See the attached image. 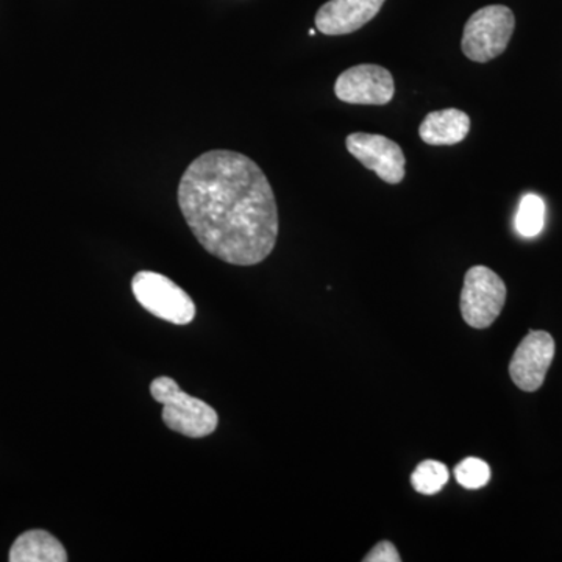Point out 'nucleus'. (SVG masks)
Returning a JSON list of instances; mask_svg holds the SVG:
<instances>
[{"mask_svg":"<svg viewBox=\"0 0 562 562\" xmlns=\"http://www.w3.org/2000/svg\"><path fill=\"white\" fill-rule=\"evenodd\" d=\"M150 394L162 405V422L172 431L188 438H205L216 431L220 417L213 408L180 390L179 383L169 376H158L150 384Z\"/></svg>","mask_w":562,"mask_h":562,"instance_id":"nucleus-2","label":"nucleus"},{"mask_svg":"<svg viewBox=\"0 0 562 562\" xmlns=\"http://www.w3.org/2000/svg\"><path fill=\"white\" fill-rule=\"evenodd\" d=\"M10 562H66L68 553L55 536L44 530L25 531L10 550Z\"/></svg>","mask_w":562,"mask_h":562,"instance_id":"nucleus-11","label":"nucleus"},{"mask_svg":"<svg viewBox=\"0 0 562 562\" xmlns=\"http://www.w3.org/2000/svg\"><path fill=\"white\" fill-rule=\"evenodd\" d=\"M554 358V339L550 333L530 331L514 351L509 375L514 384L525 392L542 386Z\"/></svg>","mask_w":562,"mask_h":562,"instance_id":"nucleus-8","label":"nucleus"},{"mask_svg":"<svg viewBox=\"0 0 562 562\" xmlns=\"http://www.w3.org/2000/svg\"><path fill=\"white\" fill-rule=\"evenodd\" d=\"M402 561L401 553L395 549L394 543L382 541L366 554L364 562H398Z\"/></svg>","mask_w":562,"mask_h":562,"instance_id":"nucleus-15","label":"nucleus"},{"mask_svg":"<svg viewBox=\"0 0 562 562\" xmlns=\"http://www.w3.org/2000/svg\"><path fill=\"white\" fill-rule=\"evenodd\" d=\"M335 94L350 105H387L394 99V77L379 65H358L336 79Z\"/></svg>","mask_w":562,"mask_h":562,"instance_id":"nucleus-6","label":"nucleus"},{"mask_svg":"<svg viewBox=\"0 0 562 562\" xmlns=\"http://www.w3.org/2000/svg\"><path fill=\"white\" fill-rule=\"evenodd\" d=\"M133 294L144 310L176 325L194 321L195 305L187 291L161 273L140 271L133 277Z\"/></svg>","mask_w":562,"mask_h":562,"instance_id":"nucleus-4","label":"nucleus"},{"mask_svg":"<svg viewBox=\"0 0 562 562\" xmlns=\"http://www.w3.org/2000/svg\"><path fill=\"white\" fill-rule=\"evenodd\" d=\"M386 0H330L316 14V29L327 36L350 35L380 13Z\"/></svg>","mask_w":562,"mask_h":562,"instance_id":"nucleus-9","label":"nucleus"},{"mask_svg":"<svg viewBox=\"0 0 562 562\" xmlns=\"http://www.w3.org/2000/svg\"><path fill=\"white\" fill-rule=\"evenodd\" d=\"M179 206L203 249L228 265H260L276 249V194L260 166L239 151L195 158L181 177Z\"/></svg>","mask_w":562,"mask_h":562,"instance_id":"nucleus-1","label":"nucleus"},{"mask_svg":"<svg viewBox=\"0 0 562 562\" xmlns=\"http://www.w3.org/2000/svg\"><path fill=\"white\" fill-rule=\"evenodd\" d=\"M546 205L539 195H525L516 216V228L525 238H535L543 228Z\"/></svg>","mask_w":562,"mask_h":562,"instance_id":"nucleus-12","label":"nucleus"},{"mask_svg":"<svg viewBox=\"0 0 562 562\" xmlns=\"http://www.w3.org/2000/svg\"><path fill=\"white\" fill-rule=\"evenodd\" d=\"M449 482V469L439 461H424L412 475L414 490L424 495H435Z\"/></svg>","mask_w":562,"mask_h":562,"instance_id":"nucleus-13","label":"nucleus"},{"mask_svg":"<svg viewBox=\"0 0 562 562\" xmlns=\"http://www.w3.org/2000/svg\"><path fill=\"white\" fill-rule=\"evenodd\" d=\"M516 29V18L505 5H487L469 18L462 32L461 49L469 60L487 63L501 57Z\"/></svg>","mask_w":562,"mask_h":562,"instance_id":"nucleus-3","label":"nucleus"},{"mask_svg":"<svg viewBox=\"0 0 562 562\" xmlns=\"http://www.w3.org/2000/svg\"><path fill=\"white\" fill-rule=\"evenodd\" d=\"M308 33H310V35L314 36V35H316L317 31H314V29H312V31H310Z\"/></svg>","mask_w":562,"mask_h":562,"instance_id":"nucleus-16","label":"nucleus"},{"mask_svg":"<svg viewBox=\"0 0 562 562\" xmlns=\"http://www.w3.org/2000/svg\"><path fill=\"white\" fill-rule=\"evenodd\" d=\"M457 482L465 490H482L491 480V468L479 458H465L454 469Z\"/></svg>","mask_w":562,"mask_h":562,"instance_id":"nucleus-14","label":"nucleus"},{"mask_svg":"<svg viewBox=\"0 0 562 562\" xmlns=\"http://www.w3.org/2000/svg\"><path fill=\"white\" fill-rule=\"evenodd\" d=\"M347 150L384 183L398 184L405 179L406 158L395 140L372 133H351L346 139Z\"/></svg>","mask_w":562,"mask_h":562,"instance_id":"nucleus-7","label":"nucleus"},{"mask_svg":"<svg viewBox=\"0 0 562 562\" xmlns=\"http://www.w3.org/2000/svg\"><path fill=\"white\" fill-rule=\"evenodd\" d=\"M471 132V117L464 111L446 109L431 111L422 121L420 139L428 146H454Z\"/></svg>","mask_w":562,"mask_h":562,"instance_id":"nucleus-10","label":"nucleus"},{"mask_svg":"<svg viewBox=\"0 0 562 562\" xmlns=\"http://www.w3.org/2000/svg\"><path fill=\"white\" fill-rule=\"evenodd\" d=\"M506 302V284L486 266H473L464 277L461 291V316L476 330L491 327L501 316Z\"/></svg>","mask_w":562,"mask_h":562,"instance_id":"nucleus-5","label":"nucleus"}]
</instances>
